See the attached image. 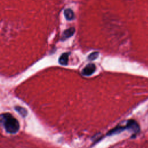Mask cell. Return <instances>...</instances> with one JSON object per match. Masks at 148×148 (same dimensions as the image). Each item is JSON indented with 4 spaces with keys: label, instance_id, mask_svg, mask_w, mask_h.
Segmentation results:
<instances>
[{
    "label": "cell",
    "instance_id": "6da1fadb",
    "mask_svg": "<svg viewBox=\"0 0 148 148\" xmlns=\"http://www.w3.org/2000/svg\"><path fill=\"white\" fill-rule=\"evenodd\" d=\"M1 120L3 123L6 131L9 134H16L20 128L19 123L17 120L10 114L5 113L1 114Z\"/></svg>",
    "mask_w": 148,
    "mask_h": 148
},
{
    "label": "cell",
    "instance_id": "7a4b0ae2",
    "mask_svg": "<svg viewBox=\"0 0 148 148\" xmlns=\"http://www.w3.org/2000/svg\"><path fill=\"white\" fill-rule=\"evenodd\" d=\"M125 127L127 130L131 131V132H133L134 134H137L140 131V127L139 124L134 120H128Z\"/></svg>",
    "mask_w": 148,
    "mask_h": 148
},
{
    "label": "cell",
    "instance_id": "3957f363",
    "mask_svg": "<svg viewBox=\"0 0 148 148\" xmlns=\"http://www.w3.org/2000/svg\"><path fill=\"white\" fill-rule=\"evenodd\" d=\"M96 69V66L95 65V64L90 63L87 64L82 70V75H83L84 76H88L91 75L92 73H94V72H95Z\"/></svg>",
    "mask_w": 148,
    "mask_h": 148
},
{
    "label": "cell",
    "instance_id": "277c9868",
    "mask_svg": "<svg viewBox=\"0 0 148 148\" xmlns=\"http://www.w3.org/2000/svg\"><path fill=\"white\" fill-rule=\"evenodd\" d=\"M75 28H73V27H71L69 28L66 29V30H65L63 32V33L62 34V36L61 38V40H66V39L71 37L75 33Z\"/></svg>",
    "mask_w": 148,
    "mask_h": 148
},
{
    "label": "cell",
    "instance_id": "5b68a950",
    "mask_svg": "<svg viewBox=\"0 0 148 148\" xmlns=\"http://www.w3.org/2000/svg\"><path fill=\"white\" fill-rule=\"evenodd\" d=\"M69 53H64L61 55L58 59V62L62 65H66L68 64Z\"/></svg>",
    "mask_w": 148,
    "mask_h": 148
},
{
    "label": "cell",
    "instance_id": "8992f818",
    "mask_svg": "<svg viewBox=\"0 0 148 148\" xmlns=\"http://www.w3.org/2000/svg\"><path fill=\"white\" fill-rule=\"evenodd\" d=\"M64 16L66 20H72L74 18L75 14L73 10L71 9H66L64 10Z\"/></svg>",
    "mask_w": 148,
    "mask_h": 148
},
{
    "label": "cell",
    "instance_id": "52a82bcc",
    "mask_svg": "<svg viewBox=\"0 0 148 148\" xmlns=\"http://www.w3.org/2000/svg\"><path fill=\"white\" fill-rule=\"evenodd\" d=\"M14 109L21 116L25 117L27 115V110L24 108L20 106H16Z\"/></svg>",
    "mask_w": 148,
    "mask_h": 148
},
{
    "label": "cell",
    "instance_id": "ba28073f",
    "mask_svg": "<svg viewBox=\"0 0 148 148\" xmlns=\"http://www.w3.org/2000/svg\"><path fill=\"white\" fill-rule=\"evenodd\" d=\"M98 55H99V53L98 52H93V53H91L88 56V59L90 61H92V60H95L98 57Z\"/></svg>",
    "mask_w": 148,
    "mask_h": 148
}]
</instances>
